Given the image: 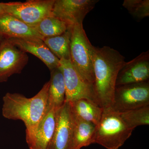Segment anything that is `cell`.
Segmentation results:
<instances>
[{
  "label": "cell",
  "instance_id": "obj_1",
  "mask_svg": "<svg viewBox=\"0 0 149 149\" xmlns=\"http://www.w3.org/2000/svg\"><path fill=\"white\" fill-rule=\"evenodd\" d=\"M49 85V81L47 82L32 97L9 93L3 97V116L23 121L26 127V142L29 148L33 144L39 125L45 115Z\"/></svg>",
  "mask_w": 149,
  "mask_h": 149
},
{
  "label": "cell",
  "instance_id": "obj_2",
  "mask_svg": "<svg viewBox=\"0 0 149 149\" xmlns=\"http://www.w3.org/2000/svg\"><path fill=\"white\" fill-rule=\"evenodd\" d=\"M91 58L94 75L93 88L97 102L103 109L111 107L118 74L125 64V57L109 47L93 46Z\"/></svg>",
  "mask_w": 149,
  "mask_h": 149
},
{
  "label": "cell",
  "instance_id": "obj_3",
  "mask_svg": "<svg viewBox=\"0 0 149 149\" xmlns=\"http://www.w3.org/2000/svg\"><path fill=\"white\" fill-rule=\"evenodd\" d=\"M133 130L123 120L120 113L111 107L104 109L96 126L94 143L107 149H118L130 138Z\"/></svg>",
  "mask_w": 149,
  "mask_h": 149
},
{
  "label": "cell",
  "instance_id": "obj_4",
  "mask_svg": "<svg viewBox=\"0 0 149 149\" xmlns=\"http://www.w3.org/2000/svg\"><path fill=\"white\" fill-rule=\"evenodd\" d=\"M70 28V61L83 79L93 85L94 75L91 58L93 45L87 37L83 24H75Z\"/></svg>",
  "mask_w": 149,
  "mask_h": 149
},
{
  "label": "cell",
  "instance_id": "obj_5",
  "mask_svg": "<svg viewBox=\"0 0 149 149\" xmlns=\"http://www.w3.org/2000/svg\"><path fill=\"white\" fill-rule=\"evenodd\" d=\"M55 0H29L25 2H1L6 13L34 27L52 15Z\"/></svg>",
  "mask_w": 149,
  "mask_h": 149
},
{
  "label": "cell",
  "instance_id": "obj_6",
  "mask_svg": "<svg viewBox=\"0 0 149 149\" xmlns=\"http://www.w3.org/2000/svg\"><path fill=\"white\" fill-rule=\"evenodd\" d=\"M149 106L148 81L116 86L111 108L118 112Z\"/></svg>",
  "mask_w": 149,
  "mask_h": 149
},
{
  "label": "cell",
  "instance_id": "obj_7",
  "mask_svg": "<svg viewBox=\"0 0 149 149\" xmlns=\"http://www.w3.org/2000/svg\"><path fill=\"white\" fill-rule=\"evenodd\" d=\"M60 63L59 68L65 85V102L85 99L98 104L93 85L83 79L72 65L70 60H60Z\"/></svg>",
  "mask_w": 149,
  "mask_h": 149
},
{
  "label": "cell",
  "instance_id": "obj_8",
  "mask_svg": "<svg viewBox=\"0 0 149 149\" xmlns=\"http://www.w3.org/2000/svg\"><path fill=\"white\" fill-rule=\"evenodd\" d=\"M29 57L9 39L0 43V83L7 81L14 74L21 73L28 63Z\"/></svg>",
  "mask_w": 149,
  "mask_h": 149
},
{
  "label": "cell",
  "instance_id": "obj_9",
  "mask_svg": "<svg viewBox=\"0 0 149 149\" xmlns=\"http://www.w3.org/2000/svg\"><path fill=\"white\" fill-rule=\"evenodd\" d=\"M98 0H55L52 15L72 27L83 20Z\"/></svg>",
  "mask_w": 149,
  "mask_h": 149
},
{
  "label": "cell",
  "instance_id": "obj_10",
  "mask_svg": "<svg viewBox=\"0 0 149 149\" xmlns=\"http://www.w3.org/2000/svg\"><path fill=\"white\" fill-rule=\"evenodd\" d=\"M73 115L69 102H65L57 113L54 133L48 149H70L73 136Z\"/></svg>",
  "mask_w": 149,
  "mask_h": 149
},
{
  "label": "cell",
  "instance_id": "obj_11",
  "mask_svg": "<svg viewBox=\"0 0 149 149\" xmlns=\"http://www.w3.org/2000/svg\"><path fill=\"white\" fill-rule=\"evenodd\" d=\"M149 51L143 52L130 61L125 62L118 74L116 86L148 81Z\"/></svg>",
  "mask_w": 149,
  "mask_h": 149
},
{
  "label": "cell",
  "instance_id": "obj_12",
  "mask_svg": "<svg viewBox=\"0 0 149 149\" xmlns=\"http://www.w3.org/2000/svg\"><path fill=\"white\" fill-rule=\"evenodd\" d=\"M15 45L24 52L35 56L46 65L50 71L60 66V60L50 50L40 39H9Z\"/></svg>",
  "mask_w": 149,
  "mask_h": 149
},
{
  "label": "cell",
  "instance_id": "obj_13",
  "mask_svg": "<svg viewBox=\"0 0 149 149\" xmlns=\"http://www.w3.org/2000/svg\"><path fill=\"white\" fill-rule=\"evenodd\" d=\"M0 37L3 39H40L42 37L34 27L5 13L0 15Z\"/></svg>",
  "mask_w": 149,
  "mask_h": 149
},
{
  "label": "cell",
  "instance_id": "obj_14",
  "mask_svg": "<svg viewBox=\"0 0 149 149\" xmlns=\"http://www.w3.org/2000/svg\"><path fill=\"white\" fill-rule=\"evenodd\" d=\"M58 109H52L46 113L39 125L30 149H48L53 137Z\"/></svg>",
  "mask_w": 149,
  "mask_h": 149
},
{
  "label": "cell",
  "instance_id": "obj_15",
  "mask_svg": "<svg viewBox=\"0 0 149 149\" xmlns=\"http://www.w3.org/2000/svg\"><path fill=\"white\" fill-rule=\"evenodd\" d=\"M50 72L46 113L52 109L60 108L65 102V87L61 70L59 67Z\"/></svg>",
  "mask_w": 149,
  "mask_h": 149
},
{
  "label": "cell",
  "instance_id": "obj_16",
  "mask_svg": "<svg viewBox=\"0 0 149 149\" xmlns=\"http://www.w3.org/2000/svg\"><path fill=\"white\" fill-rule=\"evenodd\" d=\"M73 115L96 126L102 114L103 109L91 100L82 99L74 101L68 102Z\"/></svg>",
  "mask_w": 149,
  "mask_h": 149
},
{
  "label": "cell",
  "instance_id": "obj_17",
  "mask_svg": "<svg viewBox=\"0 0 149 149\" xmlns=\"http://www.w3.org/2000/svg\"><path fill=\"white\" fill-rule=\"evenodd\" d=\"M72 115L74 125L70 149H81L94 144L95 125Z\"/></svg>",
  "mask_w": 149,
  "mask_h": 149
},
{
  "label": "cell",
  "instance_id": "obj_18",
  "mask_svg": "<svg viewBox=\"0 0 149 149\" xmlns=\"http://www.w3.org/2000/svg\"><path fill=\"white\" fill-rule=\"evenodd\" d=\"M71 32L70 27L61 35L47 37L43 40L52 53L59 60H70Z\"/></svg>",
  "mask_w": 149,
  "mask_h": 149
},
{
  "label": "cell",
  "instance_id": "obj_19",
  "mask_svg": "<svg viewBox=\"0 0 149 149\" xmlns=\"http://www.w3.org/2000/svg\"><path fill=\"white\" fill-rule=\"evenodd\" d=\"M69 27L64 22L51 15L43 19L34 27L44 40L61 35L67 31Z\"/></svg>",
  "mask_w": 149,
  "mask_h": 149
},
{
  "label": "cell",
  "instance_id": "obj_20",
  "mask_svg": "<svg viewBox=\"0 0 149 149\" xmlns=\"http://www.w3.org/2000/svg\"><path fill=\"white\" fill-rule=\"evenodd\" d=\"M120 114L126 125L133 130L140 125H149V106L120 112Z\"/></svg>",
  "mask_w": 149,
  "mask_h": 149
},
{
  "label": "cell",
  "instance_id": "obj_21",
  "mask_svg": "<svg viewBox=\"0 0 149 149\" xmlns=\"http://www.w3.org/2000/svg\"><path fill=\"white\" fill-rule=\"evenodd\" d=\"M122 6L137 20L149 16V0H125Z\"/></svg>",
  "mask_w": 149,
  "mask_h": 149
},
{
  "label": "cell",
  "instance_id": "obj_22",
  "mask_svg": "<svg viewBox=\"0 0 149 149\" xmlns=\"http://www.w3.org/2000/svg\"><path fill=\"white\" fill-rule=\"evenodd\" d=\"M5 13V12L3 8L1 3V2H0V15H2L4 14Z\"/></svg>",
  "mask_w": 149,
  "mask_h": 149
},
{
  "label": "cell",
  "instance_id": "obj_23",
  "mask_svg": "<svg viewBox=\"0 0 149 149\" xmlns=\"http://www.w3.org/2000/svg\"><path fill=\"white\" fill-rule=\"evenodd\" d=\"M3 38L1 37H0V43L1 42L2 40H3Z\"/></svg>",
  "mask_w": 149,
  "mask_h": 149
}]
</instances>
